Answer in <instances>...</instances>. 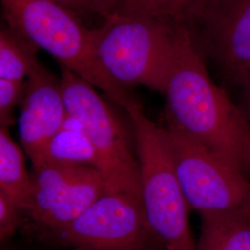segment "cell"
Wrapping results in <instances>:
<instances>
[{"instance_id":"6da1fadb","label":"cell","mask_w":250,"mask_h":250,"mask_svg":"<svg viewBox=\"0 0 250 250\" xmlns=\"http://www.w3.org/2000/svg\"><path fill=\"white\" fill-rule=\"evenodd\" d=\"M166 124L250 173V125L224 89L215 84L195 36L180 29L162 94Z\"/></svg>"},{"instance_id":"7a4b0ae2","label":"cell","mask_w":250,"mask_h":250,"mask_svg":"<svg viewBox=\"0 0 250 250\" xmlns=\"http://www.w3.org/2000/svg\"><path fill=\"white\" fill-rule=\"evenodd\" d=\"M124 108L134 126L141 204L152 235L164 250H197L164 127L146 115L134 97Z\"/></svg>"},{"instance_id":"3957f363","label":"cell","mask_w":250,"mask_h":250,"mask_svg":"<svg viewBox=\"0 0 250 250\" xmlns=\"http://www.w3.org/2000/svg\"><path fill=\"white\" fill-rule=\"evenodd\" d=\"M1 4L7 25L51 54L62 67L122 107L134 98L106 72L95 51L92 29L75 13L53 0H1Z\"/></svg>"},{"instance_id":"277c9868","label":"cell","mask_w":250,"mask_h":250,"mask_svg":"<svg viewBox=\"0 0 250 250\" xmlns=\"http://www.w3.org/2000/svg\"><path fill=\"white\" fill-rule=\"evenodd\" d=\"M179 30L148 20L111 16L92 33L99 62L117 83L163 94Z\"/></svg>"},{"instance_id":"5b68a950","label":"cell","mask_w":250,"mask_h":250,"mask_svg":"<svg viewBox=\"0 0 250 250\" xmlns=\"http://www.w3.org/2000/svg\"><path fill=\"white\" fill-rule=\"evenodd\" d=\"M60 79L68 115L80 123L93 144L107 190L141 201L138 160L120 118L94 86L77 74L62 67Z\"/></svg>"},{"instance_id":"8992f818","label":"cell","mask_w":250,"mask_h":250,"mask_svg":"<svg viewBox=\"0 0 250 250\" xmlns=\"http://www.w3.org/2000/svg\"><path fill=\"white\" fill-rule=\"evenodd\" d=\"M163 127L190 210L202 215L250 208V182L240 169L176 127Z\"/></svg>"},{"instance_id":"52a82bcc","label":"cell","mask_w":250,"mask_h":250,"mask_svg":"<svg viewBox=\"0 0 250 250\" xmlns=\"http://www.w3.org/2000/svg\"><path fill=\"white\" fill-rule=\"evenodd\" d=\"M41 236L82 250H140L158 242L147 226L141 201L108 190L70 224Z\"/></svg>"},{"instance_id":"ba28073f","label":"cell","mask_w":250,"mask_h":250,"mask_svg":"<svg viewBox=\"0 0 250 250\" xmlns=\"http://www.w3.org/2000/svg\"><path fill=\"white\" fill-rule=\"evenodd\" d=\"M107 191L97 168L46 162L31 173L25 222L40 235L70 224Z\"/></svg>"},{"instance_id":"9c48e42d","label":"cell","mask_w":250,"mask_h":250,"mask_svg":"<svg viewBox=\"0 0 250 250\" xmlns=\"http://www.w3.org/2000/svg\"><path fill=\"white\" fill-rule=\"evenodd\" d=\"M201 53L244 87L250 79V0H213L195 35Z\"/></svg>"},{"instance_id":"30bf717a","label":"cell","mask_w":250,"mask_h":250,"mask_svg":"<svg viewBox=\"0 0 250 250\" xmlns=\"http://www.w3.org/2000/svg\"><path fill=\"white\" fill-rule=\"evenodd\" d=\"M18 133L22 149L35 166L47 144L68 118L61 79L42 65L27 79L21 103Z\"/></svg>"},{"instance_id":"8fae6325","label":"cell","mask_w":250,"mask_h":250,"mask_svg":"<svg viewBox=\"0 0 250 250\" xmlns=\"http://www.w3.org/2000/svg\"><path fill=\"white\" fill-rule=\"evenodd\" d=\"M212 1L109 0L107 17L148 20L176 29H188L195 36Z\"/></svg>"},{"instance_id":"7c38bea8","label":"cell","mask_w":250,"mask_h":250,"mask_svg":"<svg viewBox=\"0 0 250 250\" xmlns=\"http://www.w3.org/2000/svg\"><path fill=\"white\" fill-rule=\"evenodd\" d=\"M201 216L197 250H250V208Z\"/></svg>"},{"instance_id":"4fadbf2b","label":"cell","mask_w":250,"mask_h":250,"mask_svg":"<svg viewBox=\"0 0 250 250\" xmlns=\"http://www.w3.org/2000/svg\"><path fill=\"white\" fill-rule=\"evenodd\" d=\"M46 162L88 165L98 169L97 151L76 119L68 115L62 129L47 144L40 161L33 169Z\"/></svg>"},{"instance_id":"5bb4252c","label":"cell","mask_w":250,"mask_h":250,"mask_svg":"<svg viewBox=\"0 0 250 250\" xmlns=\"http://www.w3.org/2000/svg\"><path fill=\"white\" fill-rule=\"evenodd\" d=\"M23 149L0 126V192L14 200L24 211L31 193V174L25 165Z\"/></svg>"},{"instance_id":"9a60e30c","label":"cell","mask_w":250,"mask_h":250,"mask_svg":"<svg viewBox=\"0 0 250 250\" xmlns=\"http://www.w3.org/2000/svg\"><path fill=\"white\" fill-rule=\"evenodd\" d=\"M40 48L13 29L0 31V79L24 81L41 66L36 54Z\"/></svg>"},{"instance_id":"2e32d148","label":"cell","mask_w":250,"mask_h":250,"mask_svg":"<svg viewBox=\"0 0 250 250\" xmlns=\"http://www.w3.org/2000/svg\"><path fill=\"white\" fill-rule=\"evenodd\" d=\"M26 90V82L0 79V126L13 125V112L21 103Z\"/></svg>"},{"instance_id":"e0dca14e","label":"cell","mask_w":250,"mask_h":250,"mask_svg":"<svg viewBox=\"0 0 250 250\" xmlns=\"http://www.w3.org/2000/svg\"><path fill=\"white\" fill-rule=\"evenodd\" d=\"M25 223L23 209L10 197L0 192V240L6 242Z\"/></svg>"},{"instance_id":"ac0fdd59","label":"cell","mask_w":250,"mask_h":250,"mask_svg":"<svg viewBox=\"0 0 250 250\" xmlns=\"http://www.w3.org/2000/svg\"><path fill=\"white\" fill-rule=\"evenodd\" d=\"M79 17L98 15L103 19L109 14V0H53Z\"/></svg>"},{"instance_id":"d6986e66","label":"cell","mask_w":250,"mask_h":250,"mask_svg":"<svg viewBox=\"0 0 250 250\" xmlns=\"http://www.w3.org/2000/svg\"><path fill=\"white\" fill-rule=\"evenodd\" d=\"M164 250V249L161 247V245L159 242H155L150 246H148V247L145 248L143 250Z\"/></svg>"},{"instance_id":"ffe728a7","label":"cell","mask_w":250,"mask_h":250,"mask_svg":"<svg viewBox=\"0 0 250 250\" xmlns=\"http://www.w3.org/2000/svg\"><path fill=\"white\" fill-rule=\"evenodd\" d=\"M244 90H245L246 97H247V99L249 100V102H250V81L247 83V84L244 86Z\"/></svg>"},{"instance_id":"44dd1931","label":"cell","mask_w":250,"mask_h":250,"mask_svg":"<svg viewBox=\"0 0 250 250\" xmlns=\"http://www.w3.org/2000/svg\"></svg>"}]
</instances>
